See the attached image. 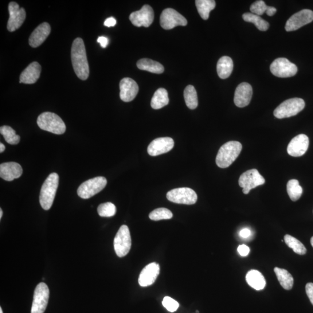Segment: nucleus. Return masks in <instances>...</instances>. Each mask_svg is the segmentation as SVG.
I'll return each instance as SVG.
<instances>
[{"instance_id": "f257e3e1", "label": "nucleus", "mask_w": 313, "mask_h": 313, "mask_svg": "<svg viewBox=\"0 0 313 313\" xmlns=\"http://www.w3.org/2000/svg\"><path fill=\"white\" fill-rule=\"evenodd\" d=\"M71 58L73 69L77 76L81 80H87L89 77V68L83 39L77 38L74 40Z\"/></svg>"}, {"instance_id": "f03ea898", "label": "nucleus", "mask_w": 313, "mask_h": 313, "mask_svg": "<svg viewBox=\"0 0 313 313\" xmlns=\"http://www.w3.org/2000/svg\"><path fill=\"white\" fill-rule=\"evenodd\" d=\"M242 144L237 141H230L219 150L216 163L219 167L226 168L232 165L242 150Z\"/></svg>"}, {"instance_id": "7ed1b4c3", "label": "nucleus", "mask_w": 313, "mask_h": 313, "mask_svg": "<svg viewBox=\"0 0 313 313\" xmlns=\"http://www.w3.org/2000/svg\"><path fill=\"white\" fill-rule=\"evenodd\" d=\"M59 186V175L50 174L43 183L40 194V202L42 208L49 210L53 205Z\"/></svg>"}, {"instance_id": "20e7f679", "label": "nucleus", "mask_w": 313, "mask_h": 313, "mask_svg": "<svg viewBox=\"0 0 313 313\" xmlns=\"http://www.w3.org/2000/svg\"><path fill=\"white\" fill-rule=\"evenodd\" d=\"M37 123L41 130L53 133L54 134H64L66 130L64 121L60 116L53 113H42L38 116Z\"/></svg>"}, {"instance_id": "39448f33", "label": "nucleus", "mask_w": 313, "mask_h": 313, "mask_svg": "<svg viewBox=\"0 0 313 313\" xmlns=\"http://www.w3.org/2000/svg\"><path fill=\"white\" fill-rule=\"evenodd\" d=\"M305 107V102L302 99H289L280 104L274 112V115L277 119L288 118L298 114Z\"/></svg>"}, {"instance_id": "423d86ee", "label": "nucleus", "mask_w": 313, "mask_h": 313, "mask_svg": "<svg viewBox=\"0 0 313 313\" xmlns=\"http://www.w3.org/2000/svg\"><path fill=\"white\" fill-rule=\"evenodd\" d=\"M107 185V180L105 177L90 179L82 183L78 187L77 194L81 198L88 199L99 193Z\"/></svg>"}, {"instance_id": "0eeeda50", "label": "nucleus", "mask_w": 313, "mask_h": 313, "mask_svg": "<svg viewBox=\"0 0 313 313\" xmlns=\"http://www.w3.org/2000/svg\"><path fill=\"white\" fill-rule=\"evenodd\" d=\"M114 248L117 255L120 257L126 256L131 248L130 230L126 225L120 227L114 240Z\"/></svg>"}, {"instance_id": "6e6552de", "label": "nucleus", "mask_w": 313, "mask_h": 313, "mask_svg": "<svg viewBox=\"0 0 313 313\" xmlns=\"http://www.w3.org/2000/svg\"><path fill=\"white\" fill-rule=\"evenodd\" d=\"M168 200L181 204L192 205L197 201L196 193L190 188L181 187L174 189L168 192Z\"/></svg>"}, {"instance_id": "1a4fd4ad", "label": "nucleus", "mask_w": 313, "mask_h": 313, "mask_svg": "<svg viewBox=\"0 0 313 313\" xmlns=\"http://www.w3.org/2000/svg\"><path fill=\"white\" fill-rule=\"evenodd\" d=\"M265 183V178L256 169L245 172L240 176L238 181L240 186L242 188V192L245 194H248L250 190L257 186L263 185Z\"/></svg>"}, {"instance_id": "9d476101", "label": "nucleus", "mask_w": 313, "mask_h": 313, "mask_svg": "<svg viewBox=\"0 0 313 313\" xmlns=\"http://www.w3.org/2000/svg\"><path fill=\"white\" fill-rule=\"evenodd\" d=\"M49 290L47 285L41 283L35 289L31 313H44L48 305Z\"/></svg>"}, {"instance_id": "9b49d317", "label": "nucleus", "mask_w": 313, "mask_h": 313, "mask_svg": "<svg viewBox=\"0 0 313 313\" xmlns=\"http://www.w3.org/2000/svg\"><path fill=\"white\" fill-rule=\"evenodd\" d=\"M270 69L273 75L280 78L294 76L297 72V66L284 58L276 59Z\"/></svg>"}, {"instance_id": "f8f14e48", "label": "nucleus", "mask_w": 313, "mask_h": 313, "mask_svg": "<svg viewBox=\"0 0 313 313\" xmlns=\"http://www.w3.org/2000/svg\"><path fill=\"white\" fill-rule=\"evenodd\" d=\"M187 24L186 19L177 11L172 9L164 10L160 16V25L164 29L170 30L174 27Z\"/></svg>"}, {"instance_id": "ddd939ff", "label": "nucleus", "mask_w": 313, "mask_h": 313, "mask_svg": "<svg viewBox=\"0 0 313 313\" xmlns=\"http://www.w3.org/2000/svg\"><path fill=\"white\" fill-rule=\"evenodd\" d=\"M10 18L7 23V29L11 32L17 30L24 22L26 14L23 8L19 7L17 3L11 2L9 6Z\"/></svg>"}, {"instance_id": "4468645a", "label": "nucleus", "mask_w": 313, "mask_h": 313, "mask_svg": "<svg viewBox=\"0 0 313 313\" xmlns=\"http://www.w3.org/2000/svg\"><path fill=\"white\" fill-rule=\"evenodd\" d=\"M153 10L148 5H144L139 11L134 12L130 16V20L136 27H149L153 22Z\"/></svg>"}, {"instance_id": "2eb2a0df", "label": "nucleus", "mask_w": 313, "mask_h": 313, "mask_svg": "<svg viewBox=\"0 0 313 313\" xmlns=\"http://www.w3.org/2000/svg\"><path fill=\"white\" fill-rule=\"evenodd\" d=\"M313 21V11L310 10H303L293 15L288 19L285 25L287 31H295Z\"/></svg>"}, {"instance_id": "dca6fc26", "label": "nucleus", "mask_w": 313, "mask_h": 313, "mask_svg": "<svg viewBox=\"0 0 313 313\" xmlns=\"http://www.w3.org/2000/svg\"><path fill=\"white\" fill-rule=\"evenodd\" d=\"M174 141L169 137L159 138L152 140L147 148L148 154L158 156L166 153L173 148Z\"/></svg>"}, {"instance_id": "f3484780", "label": "nucleus", "mask_w": 313, "mask_h": 313, "mask_svg": "<svg viewBox=\"0 0 313 313\" xmlns=\"http://www.w3.org/2000/svg\"><path fill=\"white\" fill-rule=\"evenodd\" d=\"M121 100L125 102H129L134 100L139 92L138 85L131 78H124L120 83Z\"/></svg>"}, {"instance_id": "a211bd4d", "label": "nucleus", "mask_w": 313, "mask_h": 313, "mask_svg": "<svg viewBox=\"0 0 313 313\" xmlns=\"http://www.w3.org/2000/svg\"><path fill=\"white\" fill-rule=\"evenodd\" d=\"M309 145L308 136L304 134H300L293 138L289 142L287 152L292 156H300L306 153Z\"/></svg>"}, {"instance_id": "6ab92c4d", "label": "nucleus", "mask_w": 313, "mask_h": 313, "mask_svg": "<svg viewBox=\"0 0 313 313\" xmlns=\"http://www.w3.org/2000/svg\"><path fill=\"white\" fill-rule=\"evenodd\" d=\"M160 271V265L152 262L144 267L141 272L138 282L141 287H146L153 284Z\"/></svg>"}, {"instance_id": "aec40b11", "label": "nucleus", "mask_w": 313, "mask_h": 313, "mask_svg": "<svg viewBox=\"0 0 313 313\" xmlns=\"http://www.w3.org/2000/svg\"><path fill=\"white\" fill-rule=\"evenodd\" d=\"M252 96L251 85L247 83H242L238 86L235 91L234 103L238 108H244L249 104Z\"/></svg>"}, {"instance_id": "412c9836", "label": "nucleus", "mask_w": 313, "mask_h": 313, "mask_svg": "<svg viewBox=\"0 0 313 313\" xmlns=\"http://www.w3.org/2000/svg\"><path fill=\"white\" fill-rule=\"evenodd\" d=\"M22 173V168L17 163H5L0 165V177L5 181H13L20 178Z\"/></svg>"}, {"instance_id": "4be33fe9", "label": "nucleus", "mask_w": 313, "mask_h": 313, "mask_svg": "<svg viewBox=\"0 0 313 313\" xmlns=\"http://www.w3.org/2000/svg\"><path fill=\"white\" fill-rule=\"evenodd\" d=\"M50 30H51L50 26L48 23H41L30 35L29 45L33 48H37V47L41 45L45 41L46 38L49 36Z\"/></svg>"}, {"instance_id": "5701e85b", "label": "nucleus", "mask_w": 313, "mask_h": 313, "mask_svg": "<svg viewBox=\"0 0 313 313\" xmlns=\"http://www.w3.org/2000/svg\"><path fill=\"white\" fill-rule=\"evenodd\" d=\"M41 72V65L38 62L31 63L21 73L20 83L26 84L36 83L40 78Z\"/></svg>"}, {"instance_id": "b1692460", "label": "nucleus", "mask_w": 313, "mask_h": 313, "mask_svg": "<svg viewBox=\"0 0 313 313\" xmlns=\"http://www.w3.org/2000/svg\"><path fill=\"white\" fill-rule=\"evenodd\" d=\"M246 280L250 287L257 291L262 290L266 286V280L262 273L255 270H252L246 274Z\"/></svg>"}, {"instance_id": "393cba45", "label": "nucleus", "mask_w": 313, "mask_h": 313, "mask_svg": "<svg viewBox=\"0 0 313 313\" xmlns=\"http://www.w3.org/2000/svg\"><path fill=\"white\" fill-rule=\"evenodd\" d=\"M233 69V62L232 58L223 57L219 59L217 64V72L219 77L226 79L232 74Z\"/></svg>"}, {"instance_id": "a878e982", "label": "nucleus", "mask_w": 313, "mask_h": 313, "mask_svg": "<svg viewBox=\"0 0 313 313\" xmlns=\"http://www.w3.org/2000/svg\"><path fill=\"white\" fill-rule=\"evenodd\" d=\"M137 66L142 70L155 74H162L164 71V66L159 62L144 58L137 62Z\"/></svg>"}, {"instance_id": "bb28decb", "label": "nucleus", "mask_w": 313, "mask_h": 313, "mask_svg": "<svg viewBox=\"0 0 313 313\" xmlns=\"http://www.w3.org/2000/svg\"><path fill=\"white\" fill-rule=\"evenodd\" d=\"M169 97L166 89L159 88L155 92L151 100V107L154 109H160L169 103Z\"/></svg>"}, {"instance_id": "cd10ccee", "label": "nucleus", "mask_w": 313, "mask_h": 313, "mask_svg": "<svg viewBox=\"0 0 313 313\" xmlns=\"http://www.w3.org/2000/svg\"><path fill=\"white\" fill-rule=\"evenodd\" d=\"M195 5L202 19L207 20L209 18L210 12L216 6V3L214 0H197Z\"/></svg>"}, {"instance_id": "c85d7f7f", "label": "nucleus", "mask_w": 313, "mask_h": 313, "mask_svg": "<svg viewBox=\"0 0 313 313\" xmlns=\"http://www.w3.org/2000/svg\"><path fill=\"white\" fill-rule=\"evenodd\" d=\"M274 271H275L277 279L279 281L281 287L286 290H290L293 285V279L291 274L286 270L279 268H275Z\"/></svg>"}, {"instance_id": "c756f323", "label": "nucleus", "mask_w": 313, "mask_h": 313, "mask_svg": "<svg viewBox=\"0 0 313 313\" xmlns=\"http://www.w3.org/2000/svg\"><path fill=\"white\" fill-rule=\"evenodd\" d=\"M184 97L187 107L193 110L198 107V96L196 90L193 85H188L184 91Z\"/></svg>"}, {"instance_id": "7c9ffc66", "label": "nucleus", "mask_w": 313, "mask_h": 313, "mask_svg": "<svg viewBox=\"0 0 313 313\" xmlns=\"http://www.w3.org/2000/svg\"><path fill=\"white\" fill-rule=\"evenodd\" d=\"M242 18L245 22L255 24L257 28L260 31H266L269 28V23L262 19L260 16L248 13L242 15Z\"/></svg>"}, {"instance_id": "2f4dec72", "label": "nucleus", "mask_w": 313, "mask_h": 313, "mask_svg": "<svg viewBox=\"0 0 313 313\" xmlns=\"http://www.w3.org/2000/svg\"><path fill=\"white\" fill-rule=\"evenodd\" d=\"M287 193L289 198L293 201H296L300 198L302 194V187L299 185L296 179H291L287 183Z\"/></svg>"}, {"instance_id": "473e14b6", "label": "nucleus", "mask_w": 313, "mask_h": 313, "mask_svg": "<svg viewBox=\"0 0 313 313\" xmlns=\"http://www.w3.org/2000/svg\"><path fill=\"white\" fill-rule=\"evenodd\" d=\"M285 243L293 249V251L298 255H303L306 253L307 250L304 245L296 238L293 237L290 235H285L284 237Z\"/></svg>"}, {"instance_id": "72a5a7b5", "label": "nucleus", "mask_w": 313, "mask_h": 313, "mask_svg": "<svg viewBox=\"0 0 313 313\" xmlns=\"http://www.w3.org/2000/svg\"><path fill=\"white\" fill-rule=\"evenodd\" d=\"M0 132L8 143L17 144L20 142L21 137L17 135L14 129L10 126L4 125L0 128Z\"/></svg>"}, {"instance_id": "f704fd0d", "label": "nucleus", "mask_w": 313, "mask_h": 313, "mask_svg": "<svg viewBox=\"0 0 313 313\" xmlns=\"http://www.w3.org/2000/svg\"><path fill=\"white\" fill-rule=\"evenodd\" d=\"M97 213L101 217H112L116 213V207L112 202L101 203L97 208Z\"/></svg>"}, {"instance_id": "c9c22d12", "label": "nucleus", "mask_w": 313, "mask_h": 313, "mask_svg": "<svg viewBox=\"0 0 313 313\" xmlns=\"http://www.w3.org/2000/svg\"><path fill=\"white\" fill-rule=\"evenodd\" d=\"M173 217L171 211L165 208H160L152 211L149 214L152 221H158L164 219H170Z\"/></svg>"}, {"instance_id": "e433bc0d", "label": "nucleus", "mask_w": 313, "mask_h": 313, "mask_svg": "<svg viewBox=\"0 0 313 313\" xmlns=\"http://www.w3.org/2000/svg\"><path fill=\"white\" fill-rule=\"evenodd\" d=\"M268 7V6H266L264 1L259 0V1H256L252 4L250 7V10L251 11V13L260 16L266 13Z\"/></svg>"}, {"instance_id": "4c0bfd02", "label": "nucleus", "mask_w": 313, "mask_h": 313, "mask_svg": "<svg viewBox=\"0 0 313 313\" xmlns=\"http://www.w3.org/2000/svg\"><path fill=\"white\" fill-rule=\"evenodd\" d=\"M163 305L168 311L171 312H175L178 310L179 307V304L174 299L171 297L166 296L163 300Z\"/></svg>"}, {"instance_id": "58836bf2", "label": "nucleus", "mask_w": 313, "mask_h": 313, "mask_svg": "<svg viewBox=\"0 0 313 313\" xmlns=\"http://www.w3.org/2000/svg\"><path fill=\"white\" fill-rule=\"evenodd\" d=\"M237 250L242 256H247L250 252V249L248 246L244 244L238 246Z\"/></svg>"}, {"instance_id": "ea45409f", "label": "nucleus", "mask_w": 313, "mask_h": 313, "mask_svg": "<svg viewBox=\"0 0 313 313\" xmlns=\"http://www.w3.org/2000/svg\"><path fill=\"white\" fill-rule=\"evenodd\" d=\"M306 291L309 299L313 305V283H309L306 284Z\"/></svg>"}, {"instance_id": "a19ab883", "label": "nucleus", "mask_w": 313, "mask_h": 313, "mask_svg": "<svg viewBox=\"0 0 313 313\" xmlns=\"http://www.w3.org/2000/svg\"><path fill=\"white\" fill-rule=\"evenodd\" d=\"M97 41L99 43L100 46L103 48H105L109 44L108 38L105 36L99 37L98 38H97Z\"/></svg>"}, {"instance_id": "79ce46f5", "label": "nucleus", "mask_w": 313, "mask_h": 313, "mask_svg": "<svg viewBox=\"0 0 313 313\" xmlns=\"http://www.w3.org/2000/svg\"><path fill=\"white\" fill-rule=\"evenodd\" d=\"M116 20L113 17L109 18L106 19V21L104 22V25L107 27H113L116 25Z\"/></svg>"}, {"instance_id": "37998d69", "label": "nucleus", "mask_w": 313, "mask_h": 313, "mask_svg": "<svg viewBox=\"0 0 313 313\" xmlns=\"http://www.w3.org/2000/svg\"><path fill=\"white\" fill-rule=\"evenodd\" d=\"M250 234H251V232L249 229L246 228L242 229L240 232V237L244 238H248Z\"/></svg>"}, {"instance_id": "c03bdc74", "label": "nucleus", "mask_w": 313, "mask_h": 313, "mask_svg": "<svg viewBox=\"0 0 313 313\" xmlns=\"http://www.w3.org/2000/svg\"><path fill=\"white\" fill-rule=\"evenodd\" d=\"M277 9L275 7H268L267 10H266V13L267 14L269 17H272L276 13Z\"/></svg>"}, {"instance_id": "a18cd8bd", "label": "nucleus", "mask_w": 313, "mask_h": 313, "mask_svg": "<svg viewBox=\"0 0 313 313\" xmlns=\"http://www.w3.org/2000/svg\"><path fill=\"white\" fill-rule=\"evenodd\" d=\"M6 149V146L5 144L2 143H0V152H3Z\"/></svg>"}, {"instance_id": "49530a36", "label": "nucleus", "mask_w": 313, "mask_h": 313, "mask_svg": "<svg viewBox=\"0 0 313 313\" xmlns=\"http://www.w3.org/2000/svg\"><path fill=\"white\" fill-rule=\"evenodd\" d=\"M3 215V212L2 209L1 208L0 209V219L2 218Z\"/></svg>"}, {"instance_id": "de8ad7c7", "label": "nucleus", "mask_w": 313, "mask_h": 313, "mask_svg": "<svg viewBox=\"0 0 313 313\" xmlns=\"http://www.w3.org/2000/svg\"><path fill=\"white\" fill-rule=\"evenodd\" d=\"M310 242H311V244L313 247V237L311 238V240H310Z\"/></svg>"}, {"instance_id": "09e8293b", "label": "nucleus", "mask_w": 313, "mask_h": 313, "mask_svg": "<svg viewBox=\"0 0 313 313\" xmlns=\"http://www.w3.org/2000/svg\"><path fill=\"white\" fill-rule=\"evenodd\" d=\"M0 313H3L2 308H0Z\"/></svg>"}]
</instances>
